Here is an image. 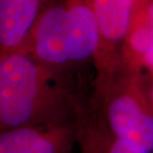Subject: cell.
I'll return each mask as SVG.
<instances>
[{
    "label": "cell",
    "instance_id": "obj_3",
    "mask_svg": "<svg viewBox=\"0 0 153 153\" xmlns=\"http://www.w3.org/2000/svg\"><path fill=\"white\" fill-rule=\"evenodd\" d=\"M99 44L93 59L94 94L114 84L122 71L123 45L130 24L133 0H93Z\"/></svg>",
    "mask_w": 153,
    "mask_h": 153
},
{
    "label": "cell",
    "instance_id": "obj_4",
    "mask_svg": "<svg viewBox=\"0 0 153 153\" xmlns=\"http://www.w3.org/2000/svg\"><path fill=\"white\" fill-rule=\"evenodd\" d=\"M18 52L58 72L69 73L75 66L70 54L66 13L62 0H48Z\"/></svg>",
    "mask_w": 153,
    "mask_h": 153
},
{
    "label": "cell",
    "instance_id": "obj_9",
    "mask_svg": "<svg viewBox=\"0 0 153 153\" xmlns=\"http://www.w3.org/2000/svg\"><path fill=\"white\" fill-rule=\"evenodd\" d=\"M153 47V0H133L130 24L123 45L122 69L142 70V59Z\"/></svg>",
    "mask_w": 153,
    "mask_h": 153
},
{
    "label": "cell",
    "instance_id": "obj_10",
    "mask_svg": "<svg viewBox=\"0 0 153 153\" xmlns=\"http://www.w3.org/2000/svg\"><path fill=\"white\" fill-rule=\"evenodd\" d=\"M148 90V96H149V100H150V102L152 105V108H153V79H152V84L150 85V88H147Z\"/></svg>",
    "mask_w": 153,
    "mask_h": 153
},
{
    "label": "cell",
    "instance_id": "obj_5",
    "mask_svg": "<svg viewBox=\"0 0 153 153\" xmlns=\"http://www.w3.org/2000/svg\"><path fill=\"white\" fill-rule=\"evenodd\" d=\"M78 140V118L60 123L1 130L0 153H72Z\"/></svg>",
    "mask_w": 153,
    "mask_h": 153
},
{
    "label": "cell",
    "instance_id": "obj_8",
    "mask_svg": "<svg viewBox=\"0 0 153 153\" xmlns=\"http://www.w3.org/2000/svg\"><path fill=\"white\" fill-rule=\"evenodd\" d=\"M48 0H0V57L16 52Z\"/></svg>",
    "mask_w": 153,
    "mask_h": 153
},
{
    "label": "cell",
    "instance_id": "obj_2",
    "mask_svg": "<svg viewBox=\"0 0 153 153\" xmlns=\"http://www.w3.org/2000/svg\"><path fill=\"white\" fill-rule=\"evenodd\" d=\"M94 99L112 132L153 153V108L142 70L123 68Z\"/></svg>",
    "mask_w": 153,
    "mask_h": 153
},
{
    "label": "cell",
    "instance_id": "obj_1",
    "mask_svg": "<svg viewBox=\"0 0 153 153\" xmlns=\"http://www.w3.org/2000/svg\"><path fill=\"white\" fill-rule=\"evenodd\" d=\"M85 102L70 73L47 68L22 52L0 57L1 130L76 120Z\"/></svg>",
    "mask_w": 153,
    "mask_h": 153
},
{
    "label": "cell",
    "instance_id": "obj_6",
    "mask_svg": "<svg viewBox=\"0 0 153 153\" xmlns=\"http://www.w3.org/2000/svg\"><path fill=\"white\" fill-rule=\"evenodd\" d=\"M76 144L81 153H150L112 132L94 97L79 112Z\"/></svg>",
    "mask_w": 153,
    "mask_h": 153
},
{
    "label": "cell",
    "instance_id": "obj_7",
    "mask_svg": "<svg viewBox=\"0 0 153 153\" xmlns=\"http://www.w3.org/2000/svg\"><path fill=\"white\" fill-rule=\"evenodd\" d=\"M66 13L70 54L73 64L93 61L99 33L93 0H62Z\"/></svg>",
    "mask_w": 153,
    "mask_h": 153
}]
</instances>
